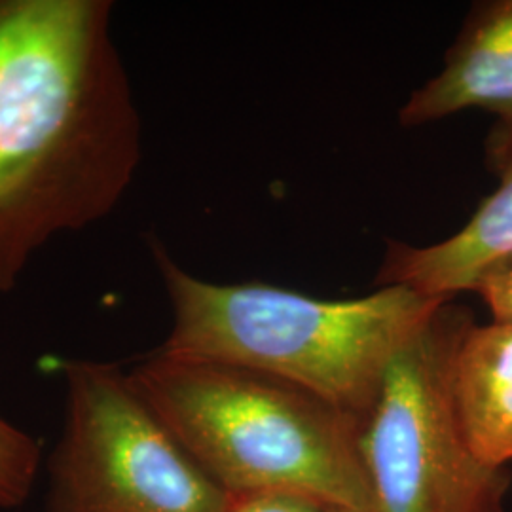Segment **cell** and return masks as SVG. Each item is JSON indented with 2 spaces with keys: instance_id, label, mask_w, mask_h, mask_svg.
Wrapping results in <instances>:
<instances>
[{
  "instance_id": "1",
  "label": "cell",
  "mask_w": 512,
  "mask_h": 512,
  "mask_svg": "<svg viewBox=\"0 0 512 512\" xmlns=\"http://www.w3.org/2000/svg\"><path fill=\"white\" fill-rule=\"evenodd\" d=\"M110 0H0V294L120 205L143 129Z\"/></svg>"
},
{
  "instance_id": "2",
  "label": "cell",
  "mask_w": 512,
  "mask_h": 512,
  "mask_svg": "<svg viewBox=\"0 0 512 512\" xmlns=\"http://www.w3.org/2000/svg\"><path fill=\"white\" fill-rule=\"evenodd\" d=\"M150 251L173 310L160 353L274 376L361 421L393 357L450 302L403 285L325 300L256 281L213 283L186 272L158 239Z\"/></svg>"
},
{
  "instance_id": "3",
  "label": "cell",
  "mask_w": 512,
  "mask_h": 512,
  "mask_svg": "<svg viewBox=\"0 0 512 512\" xmlns=\"http://www.w3.org/2000/svg\"><path fill=\"white\" fill-rule=\"evenodd\" d=\"M129 380L226 494L293 492L370 512L363 421L310 391L239 366L156 351Z\"/></svg>"
},
{
  "instance_id": "4",
  "label": "cell",
  "mask_w": 512,
  "mask_h": 512,
  "mask_svg": "<svg viewBox=\"0 0 512 512\" xmlns=\"http://www.w3.org/2000/svg\"><path fill=\"white\" fill-rule=\"evenodd\" d=\"M473 315L442 304L387 366L361 425L370 512H505L507 467L476 458L459 427L452 365Z\"/></svg>"
},
{
  "instance_id": "5",
  "label": "cell",
  "mask_w": 512,
  "mask_h": 512,
  "mask_svg": "<svg viewBox=\"0 0 512 512\" xmlns=\"http://www.w3.org/2000/svg\"><path fill=\"white\" fill-rule=\"evenodd\" d=\"M63 435L48 512H226L228 494L171 435L116 365L63 368Z\"/></svg>"
},
{
  "instance_id": "6",
  "label": "cell",
  "mask_w": 512,
  "mask_h": 512,
  "mask_svg": "<svg viewBox=\"0 0 512 512\" xmlns=\"http://www.w3.org/2000/svg\"><path fill=\"white\" fill-rule=\"evenodd\" d=\"M486 164L497 188L475 215L450 238L416 247L391 241L385 251L378 287L403 285L435 298L454 300L471 291L478 274L512 253V124L495 122L486 141Z\"/></svg>"
},
{
  "instance_id": "7",
  "label": "cell",
  "mask_w": 512,
  "mask_h": 512,
  "mask_svg": "<svg viewBox=\"0 0 512 512\" xmlns=\"http://www.w3.org/2000/svg\"><path fill=\"white\" fill-rule=\"evenodd\" d=\"M467 109L512 124V0L473 6L444 67L408 97L399 122L416 128Z\"/></svg>"
},
{
  "instance_id": "8",
  "label": "cell",
  "mask_w": 512,
  "mask_h": 512,
  "mask_svg": "<svg viewBox=\"0 0 512 512\" xmlns=\"http://www.w3.org/2000/svg\"><path fill=\"white\" fill-rule=\"evenodd\" d=\"M459 427L476 458L512 461V323L492 321L463 332L452 365Z\"/></svg>"
},
{
  "instance_id": "9",
  "label": "cell",
  "mask_w": 512,
  "mask_h": 512,
  "mask_svg": "<svg viewBox=\"0 0 512 512\" xmlns=\"http://www.w3.org/2000/svg\"><path fill=\"white\" fill-rule=\"evenodd\" d=\"M40 465L37 440L0 416V507L16 509L31 495Z\"/></svg>"
},
{
  "instance_id": "10",
  "label": "cell",
  "mask_w": 512,
  "mask_h": 512,
  "mask_svg": "<svg viewBox=\"0 0 512 512\" xmlns=\"http://www.w3.org/2000/svg\"><path fill=\"white\" fill-rule=\"evenodd\" d=\"M471 291L484 300L494 321L512 323V253L484 268L471 285Z\"/></svg>"
},
{
  "instance_id": "11",
  "label": "cell",
  "mask_w": 512,
  "mask_h": 512,
  "mask_svg": "<svg viewBox=\"0 0 512 512\" xmlns=\"http://www.w3.org/2000/svg\"><path fill=\"white\" fill-rule=\"evenodd\" d=\"M325 503L293 492L228 494L226 512H321Z\"/></svg>"
},
{
  "instance_id": "12",
  "label": "cell",
  "mask_w": 512,
  "mask_h": 512,
  "mask_svg": "<svg viewBox=\"0 0 512 512\" xmlns=\"http://www.w3.org/2000/svg\"><path fill=\"white\" fill-rule=\"evenodd\" d=\"M321 512H359L355 509H348V507H336V505H325V509Z\"/></svg>"
}]
</instances>
